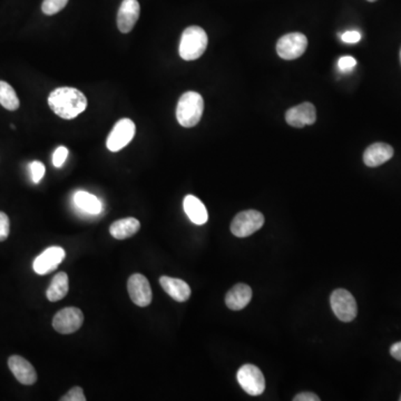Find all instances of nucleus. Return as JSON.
I'll use <instances>...</instances> for the list:
<instances>
[{
  "label": "nucleus",
  "instance_id": "obj_1",
  "mask_svg": "<svg viewBox=\"0 0 401 401\" xmlns=\"http://www.w3.org/2000/svg\"><path fill=\"white\" fill-rule=\"evenodd\" d=\"M50 109L64 119H73L87 107V98L82 91L73 87H59L48 97Z\"/></svg>",
  "mask_w": 401,
  "mask_h": 401
},
{
  "label": "nucleus",
  "instance_id": "obj_2",
  "mask_svg": "<svg viewBox=\"0 0 401 401\" xmlns=\"http://www.w3.org/2000/svg\"><path fill=\"white\" fill-rule=\"evenodd\" d=\"M204 111V100L197 91H186L176 106L177 122L183 128H193L199 124Z\"/></svg>",
  "mask_w": 401,
  "mask_h": 401
},
{
  "label": "nucleus",
  "instance_id": "obj_3",
  "mask_svg": "<svg viewBox=\"0 0 401 401\" xmlns=\"http://www.w3.org/2000/svg\"><path fill=\"white\" fill-rule=\"evenodd\" d=\"M208 35L199 26H191L183 31L181 37L180 56L184 61H195L204 54L208 47Z\"/></svg>",
  "mask_w": 401,
  "mask_h": 401
},
{
  "label": "nucleus",
  "instance_id": "obj_4",
  "mask_svg": "<svg viewBox=\"0 0 401 401\" xmlns=\"http://www.w3.org/2000/svg\"><path fill=\"white\" fill-rule=\"evenodd\" d=\"M264 225V216L255 210L240 212L231 223V232L238 238H246L260 230Z\"/></svg>",
  "mask_w": 401,
  "mask_h": 401
},
{
  "label": "nucleus",
  "instance_id": "obj_5",
  "mask_svg": "<svg viewBox=\"0 0 401 401\" xmlns=\"http://www.w3.org/2000/svg\"><path fill=\"white\" fill-rule=\"evenodd\" d=\"M330 303L335 317L342 322H350L357 317V302L348 290L337 289L333 291L330 298Z\"/></svg>",
  "mask_w": 401,
  "mask_h": 401
},
{
  "label": "nucleus",
  "instance_id": "obj_6",
  "mask_svg": "<svg viewBox=\"0 0 401 401\" xmlns=\"http://www.w3.org/2000/svg\"><path fill=\"white\" fill-rule=\"evenodd\" d=\"M238 381L241 388L250 396H260L266 389V379L260 369L255 365H244L239 369Z\"/></svg>",
  "mask_w": 401,
  "mask_h": 401
},
{
  "label": "nucleus",
  "instance_id": "obj_7",
  "mask_svg": "<svg viewBox=\"0 0 401 401\" xmlns=\"http://www.w3.org/2000/svg\"><path fill=\"white\" fill-rule=\"evenodd\" d=\"M135 124L130 119H119L116 124L114 125L113 130L108 135L106 141V146L111 152H119L130 144V142L135 135Z\"/></svg>",
  "mask_w": 401,
  "mask_h": 401
},
{
  "label": "nucleus",
  "instance_id": "obj_8",
  "mask_svg": "<svg viewBox=\"0 0 401 401\" xmlns=\"http://www.w3.org/2000/svg\"><path fill=\"white\" fill-rule=\"evenodd\" d=\"M308 47L307 37L301 33H291L281 37L277 44L280 57L287 61L299 59Z\"/></svg>",
  "mask_w": 401,
  "mask_h": 401
},
{
  "label": "nucleus",
  "instance_id": "obj_9",
  "mask_svg": "<svg viewBox=\"0 0 401 401\" xmlns=\"http://www.w3.org/2000/svg\"><path fill=\"white\" fill-rule=\"evenodd\" d=\"M84 315L75 307L65 308L56 313L53 319V326L61 335H70L77 331L83 326Z\"/></svg>",
  "mask_w": 401,
  "mask_h": 401
},
{
  "label": "nucleus",
  "instance_id": "obj_10",
  "mask_svg": "<svg viewBox=\"0 0 401 401\" xmlns=\"http://www.w3.org/2000/svg\"><path fill=\"white\" fill-rule=\"evenodd\" d=\"M128 294L132 301L139 307L144 308L152 302V289L149 280L143 274L130 275L128 282Z\"/></svg>",
  "mask_w": 401,
  "mask_h": 401
},
{
  "label": "nucleus",
  "instance_id": "obj_11",
  "mask_svg": "<svg viewBox=\"0 0 401 401\" xmlns=\"http://www.w3.org/2000/svg\"><path fill=\"white\" fill-rule=\"evenodd\" d=\"M65 255L66 253L63 248H59V246L48 248L33 261V271L39 275H45V274L55 271L59 264L64 261Z\"/></svg>",
  "mask_w": 401,
  "mask_h": 401
},
{
  "label": "nucleus",
  "instance_id": "obj_12",
  "mask_svg": "<svg viewBox=\"0 0 401 401\" xmlns=\"http://www.w3.org/2000/svg\"><path fill=\"white\" fill-rule=\"evenodd\" d=\"M285 119L294 128H301L315 124L317 121L316 107L311 103H302L296 107L290 108L285 114Z\"/></svg>",
  "mask_w": 401,
  "mask_h": 401
},
{
  "label": "nucleus",
  "instance_id": "obj_13",
  "mask_svg": "<svg viewBox=\"0 0 401 401\" xmlns=\"http://www.w3.org/2000/svg\"><path fill=\"white\" fill-rule=\"evenodd\" d=\"M141 7L137 0H123L117 14V27L123 33L132 31L139 20Z\"/></svg>",
  "mask_w": 401,
  "mask_h": 401
},
{
  "label": "nucleus",
  "instance_id": "obj_14",
  "mask_svg": "<svg viewBox=\"0 0 401 401\" xmlns=\"http://www.w3.org/2000/svg\"><path fill=\"white\" fill-rule=\"evenodd\" d=\"M8 367L20 384L31 386L37 381V372L31 363L20 356H11L8 359Z\"/></svg>",
  "mask_w": 401,
  "mask_h": 401
},
{
  "label": "nucleus",
  "instance_id": "obj_15",
  "mask_svg": "<svg viewBox=\"0 0 401 401\" xmlns=\"http://www.w3.org/2000/svg\"><path fill=\"white\" fill-rule=\"evenodd\" d=\"M393 156V149L386 143H374L363 153V162L369 167L382 165Z\"/></svg>",
  "mask_w": 401,
  "mask_h": 401
},
{
  "label": "nucleus",
  "instance_id": "obj_16",
  "mask_svg": "<svg viewBox=\"0 0 401 401\" xmlns=\"http://www.w3.org/2000/svg\"><path fill=\"white\" fill-rule=\"evenodd\" d=\"M252 299V289L244 283L234 285L227 296H225V305L231 310H242L249 305Z\"/></svg>",
  "mask_w": 401,
  "mask_h": 401
},
{
  "label": "nucleus",
  "instance_id": "obj_17",
  "mask_svg": "<svg viewBox=\"0 0 401 401\" xmlns=\"http://www.w3.org/2000/svg\"><path fill=\"white\" fill-rule=\"evenodd\" d=\"M160 285L166 294L177 302H186L191 296L190 285L181 279L175 278L162 277L160 279Z\"/></svg>",
  "mask_w": 401,
  "mask_h": 401
},
{
  "label": "nucleus",
  "instance_id": "obj_18",
  "mask_svg": "<svg viewBox=\"0 0 401 401\" xmlns=\"http://www.w3.org/2000/svg\"><path fill=\"white\" fill-rule=\"evenodd\" d=\"M183 206H184V211L188 219L191 220L194 225H203L208 222V211L205 205L197 197L194 195L186 197Z\"/></svg>",
  "mask_w": 401,
  "mask_h": 401
},
{
  "label": "nucleus",
  "instance_id": "obj_19",
  "mask_svg": "<svg viewBox=\"0 0 401 401\" xmlns=\"http://www.w3.org/2000/svg\"><path fill=\"white\" fill-rule=\"evenodd\" d=\"M141 229V223L135 218H125L114 222L109 227V233L113 238L117 240H124L130 238L139 232Z\"/></svg>",
  "mask_w": 401,
  "mask_h": 401
},
{
  "label": "nucleus",
  "instance_id": "obj_20",
  "mask_svg": "<svg viewBox=\"0 0 401 401\" xmlns=\"http://www.w3.org/2000/svg\"><path fill=\"white\" fill-rule=\"evenodd\" d=\"M68 289H70L68 275L65 272H59L53 278L50 288L47 289V292H46L47 299L52 302L64 299L68 294Z\"/></svg>",
  "mask_w": 401,
  "mask_h": 401
},
{
  "label": "nucleus",
  "instance_id": "obj_21",
  "mask_svg": "<svg viewBox=\"0 0 401 401\" xmlns=\"http://www.w3.org/2000/svg\"><path fill=\"white\" fill-rule=\"evenodd\" d=\"M74 201L77 208L86 213L98 214L102 211V203L100 199L89 192L78 191L74 197Z\"/></svg>",
  "mask_w": 401,
  "mask_h": 401
},
{
  "label": "nucleus",
  "instance_id": "obj_22",
  "mask_svg": "<svg viewBox=\"0 0 401 401\" xmlns=\"http://www.w3.org/2000/svg\"><path fill=\"white\" fill-rule=\"evenodd\" d=\"M0 105L8 111H16L20 108V100L16 91L3 80H0Z\"/></svg>",
  "mask_w": 401,
  "mask_h": 401
},
{
  "label": "nucleus",
  "instance_id": "obj_23",
  "mask_svg": "<svg viewBox=\"0 0 401 401\" xmlns=\"http://www.w3.org/2000/svg\"><path fill=\"white\" fill-rule=\"evenodd\" d=\"M68 0H44L42 5V10L45 15L52 16L57 14L66 7Z\"/></svg>",
  "mask_w": 401,
  "mask_h": 401
},
{
  "label": "nucleus",
  "instance_id": "obj_24",
  "mask_svg": "<svg viewBox=\"0 0 401 401\" xmlns=\"http://www.w3.org/2000/svg\"><path fill=\"white\" fill-rule=\"evenodd\" d=\"M29 169H31V180H33V182L36 183V184L40 182V181L43 180V177L45 176V172H46L44 164H43L42 162H39V160H35V162L31 163Z\"/></svg>",
  "mask_w": 401,
  "mask_h": 401
},
{
  "label": "nucleus",
  "instance_id": "obj_25",
  "mask_svg": "<svg viewBox=\"0 0 401 401\" xmlns=\"http://www.w3.org/2000/svg\"><path fill=\"white\" fill-rule=\"evenodd\" d=\"M357 65V61L352 56H342L338 61V68L342 73H350Z\"/></svg>",
  "mask_w": 401,
  "mask_h": 401
},
{
  "label": "nucleus",
  "instance_id": "obj_26",
  "mask_svg": "<svg viewBox=\"0 0 401 401\" xmlns=\"http://www.w3.org/2000/svg\"><path fill=\"white\" fill-rule=\"evenodd\" d=\"M10 231V223L7 214L0 212V242L7 240Z\"/></svg>",
  "mask_w": 401,
  "mask_h": 401
},
{
  "label": "nucleus",
  "instance_id": "obj_27",
  "mask_svg": "<svg viewBox=\"0 0 401 401\" xmlns=\"http://www.w3.org/2000/svg\"><path fill=\"white\" fill-rule=\"evenodd\" d=\"M61 401H86L83 389L80 387H74L66 395L61 397Z\"/></svg>",
  "mask_w": 401,
  "mask_h": 401
},
{
  "label": "nucleus",
  "instance_id": "obj_28",
  "mask_svg": "<svg viewBox=\"0 0 401 401\" xmlns=\"http://www.w3.org/2000/svg\"><path fill=\"white\" fill-rule=\"evenodd\" d=\"M67 156H68V150H67L66 147H57L53 156L54 166L55 167H61V166L64 165Z\"/></svg>",
  "mask_w": 401,
  "mask_h": 401
},
{
  "label": "nucleus",
  "instance_id": "obj_29",
  "mask_svg": "<svg viewBox=\"0 0 401 401\" xmlns=\"http://www.w3.org/2000/svg\"><path fill=\"white\" fill-rule=\"evenodd\" d=\"M341 39L346 44H357L361 39V33L357 31H349L341 35Z\"/></svg>",
  "mask_w": 401,
  "mask_h": 401
},
{
  "label": "nucleus",
  "instance_id": "obj_30",
  "mask_svg": "<svg viewBox=\"0 0 401 401\" xmlns=\"http://www.w3.org/2000/svg\"><path fill=\"white\" fill-rule=\"evenodd\" d=\"M320 398L317 396L316 393H301L294 397V401H319Z\"/></svg>",
  "mask_w": 401,
  "mask_h": 401
},
{
  "label": "nucleus",
  "instance_id": "obj_31",
  "mask_svg": "<svg viewBox=\"0 0 401 401\" xmlns=\"http://www.w3.org/2000/svg\"><path fill=\"white\" fill-rule=\"evenodd\" d=\"M391 354L395 359L401 361V341L393 345L391 348Z\"/></svg>",
  "mask_w": 401,
  "mask_h": 401
},
{
  "label": "nucleus",
  "instance_id": "obj_32",
  "mask_svg": "<svg viewBox=\"0 0 401 401\" xmlns=\"http://www.w3.org/2000/svg\"><path fill=\"white\" fill-rule=\"evenodd\" d=\"M368 1H370V3H374V1H377V0H368Z\"/></svg>",
  "mask_w": 401,
  "mask_h": 401
},
{
  "label": "nucleus",
  "instance_id": "obj_33",
  "mask_svg": "<svg viewBox=\"0 0 401 401\" xmlns=\"http://www.w3.org/2000/svg\"><path fill=\"white\" fill-rule=\"evenodd\" d=\"M399 400H400V401H401V396H400V398H399Z\"/></svg>",
  "mask_w": 401,
  "mask_h": 401
}]
</instances>
